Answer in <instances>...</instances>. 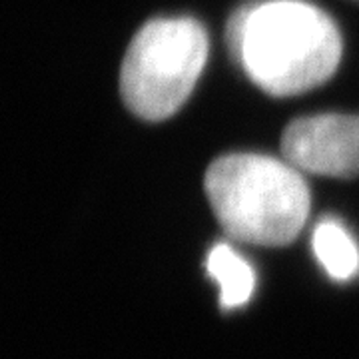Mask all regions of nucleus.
<instances>
[{"instance_id": "1", "label": "nucleus", "mask_w": 359, "mask_h": 359, "mask_svg": "<svg viewBox=\"0 0 359 359\" xmlns=\"http://www.w3.org/2000/svg\"><path fill=\"white\" fill-rule=\"evenodd\" d=\"M226 40L250 80L280 98L321 86L341 60L335 22L302 0L245 4L230 16Z\"/></svg>"}, {"instance_id": "2", "label": "nucleus", "mask_w": 359, "mask_h": 359, "mask_svg": "<svg viewBox=\"0 0 359 359\" xmlns=\"http://www.w3.org/2000/svg\"><path fill=\"white\" fill-rule=\"evenodd\" d=\"M204 190L224 231L245 244H292L308 222V184L285 158L222 156L208 168Z\"/></svg>"}, {"instance_id": "3", "label": "nucleus", "mask_w": 359, "mask_h": 359, "mask_svg": "<svg viewBox=\"0 0 359 359\" xmlns=\"http://www.w3.org/2000/svg\"><path fill=\"white\" fill-rule=\"evenodd\" d=\"M205 28L194 18H156L130 42L120 68V94L148 122L174 116L190 98L208 60Z\"/></svg>"}, {"instance_id": "4", "label": "nucleus", "mask_w": 359, "mask_h": 359, "mask_svg": "<svg viewBox=\"0 0 359 359\" xmlns=\"http://www.w3.org/2000/svg\"><path fill=\"white\" fill-rule=\"evenodd\" d=\"M283 158L304 174L359 176V114L297 118L282 136Z\"/></svg>"}, {"instance_id": "5", "label": "nucleus", "mask_w": 359, "mask_h": 359, "mask_svg": "<svg viewBox=\"0 0 359 359\" xmlns=\"http://www.w3.org/2000/svg\"><path fill=\"white\" fill-rule=\"evenodd\" d=\"M208 273L219 285L222 308H240L250 302L256 287L252 266L231 245L218 244L208 256Z\"/></svg>"}, {"instance_id": "6", "label": "nucleus", "mask_w": 359, "mask_h": 359, "mask_svg": "<svg viewBox=\"0 0 359 359\" xmlns=\"http://www.w3.org/2000/svg\"><path fill=\"white\" fill-rule=\"evenodd\" d=\"M313 254L337 282H347L359 271V248L351 233L334 219H323L313 230Z\"/></svg>"}]
</instances>
